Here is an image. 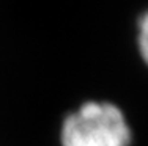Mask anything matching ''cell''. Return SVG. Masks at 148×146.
Masks as SVG:
<instances>
[{"label": "cell", "mask_w": 148, "mask_h": 146, "mask_svg": "<svg viewBox=\"0 0 148 146\" xmlns=\"http://www.w3.org/2000/svg\"><path fill=\"white\" fill-rule=\"evenodd\" d=\"M58 146H131L132 127L123 109L107 99H87L58 124Z\"/></svg>", "instance_id": "obj_1"}, {"label": "cell", "mask_w": 148, "mask_h": 146, "mask_svg": "<svg viewBox=\"0 0 148 146\" xmlns=\"http://www.w3.org/2000/svg\"><path fill=\"white\" fill-rule=\"evenodd\" d=\"M136 41H137V50H139L140 58L148 66V10H145L140 14L139 20H137Z\"/></svg>", "instance_id": "obj_2"}]
</instances>
